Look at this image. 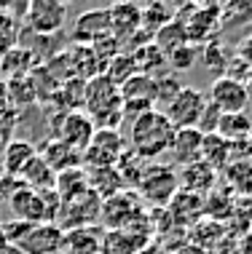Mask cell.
Segmentation results:
<instances>
[{
    "mask_svg": "<svg viewBox=\"0 0 252 254\" xmlns=\"http://www.w3.org/2000/svg\"><path fill=\"white\" fill-rule=\"evenodd\" d=\"M204 105H207V97H204L199 88L185 86L161 113L167 115V121L174 128H196V123H199L201 113H204Z\"/></svg>",
    "mask_w": 252,
    "mask_h": 254,
    "instance_id": "8",
    "label": "cell"
},
{
    "mask_svg": "<svg viewBox=\"0 0 252 254\" xmlns=\"http://www.w3.org/2000/svg\"><path fill=\"white\" fill-rule=\"evenodd\" d=\"M0 102H5V80L0 78Z\"/></svg>",
    "mask_w": 252,
    "mask_h": 254,
    "instance_id": "41",
    "label": "cell"
},
{
    "mask_svg": "<svg viewBox=\"0 0 252 254\" xmlns=\"http://www.w3.org/2000/svg\"><path fill=\"white\" fill-rule=\"evenodd\" d=\"M134 57V64H137V72L142 75H151V78H159L161 75V67L167 64V57L159 51L156 43H142L140 49L129 51Z\"/></svg>",
    "mask_w": 252,
    "mask_h": 254,
    "instance_id": "26",
    "label": "cell"
},
{
    "mask_svg": "<svg viewBox=\"0 0 252 254\" xmlns=\"http://www.w3.org/2000/svg\"><path fill=\"white\" fill-rule=\"evenodd\" d=\"M199 59H201V64L207 67L209 72H215L217 78L220 75H226V70H228V62H231V57H228V51L223 49L217 40H209V43H204L201 49H199Z\"/></svg>",
    "mask_w": 252,
    "mask_h": 254,
    "instance_id": "32",
    "label": "cell"
},
{
    "mask_svg": "<svg viewBox=\"0 0 252 254\" xmlns=\"http://www.w3.org/2000/svg\"><path fill=\"white\" fill-rule=\"evenodd\" d=\"M231 147L234 145L226 142L220 134H207L204 142H201V161L207 163L209 169H215V171L226 169V163L231 158Z\"/></svg>",
    "mask_w": 252,
    "mask_h": 254,
    "instance_id": "25",
    "label": "cell"
},
{
    "mask_svg": "<svg viewBox=\"0 0 252 254\" xmlns=\"http://www.w3.org/2000/svg\"><path fill=\"white\" fill-rule=\"evenodd\" d=\"M8 246H11V244H8V238H5V233H3V225H0V254L8 249Z\"/></svg>",
    "mask_w": 252,
    "mask_h": 254,
    "instance_id": "39",
    "label": "cell"
},
{
    "mask_svg": "<svg viewBox=\"0 0 252 254\" xmlns=\"http://www.w3.org/2000/svg\"><path fill=\"white\" fill-rule=\"evenodd\" d=\"M204 211V201L201 195L185 193V190H177V195L169 201V214H172V222L180 225H193L196 219L201 217Z\"/></svg>",
    "mask_w": 252,
    "mask_h": 254,
    "instance_id": "21",
    "label": "cell"
},
{
    "mask_svg": "<svg viewBox=\"0 0 252 254\" xmlns=\"http://www.w3.org/2000/svg\"><path fill=\"white\" fill-rule=\"evenodd\" d=\"M236 59L247 62V64L252 67V35H250V38H244L242 43H239V49H236Z\"/></svg>",
    "mask_w": 252,
    "mask_h": 254,
    "instance_id": "38",
    "label": "cell"
},
{
    "mask_svg": "<svg viewBox=\"0 0 252 254\" xmlns=\"http://www.w3.org/2000/svg\"><path fill=\"white\" fill-rule=\"evenodd\" d=\"M220 118H223V113L207 99V105H204V113H201L199 123H196V128H199L204 136H207V134H215L217 126H220Z\"/></svg>",
    "mask_w": 252,
    "mask_h": 254,
    "instance_id": "36",
    "label": "cell"
},
{
    "mask_svg": "<svg viewBox=\"0 0 252 254\" xmlns=\"http://www.w3.org/2000/svg\"><path fill=\"white\" fill-rule=\"evenodd\" d=\"M102 75H105V78L110 80V83H115V86L121 88L129 78H132V75H137V64H134V57H132L129 51H121L115 59L107 62V67L102 70Z\"/></svg>",
    "mask_w": 252,
    "mask_h": 254,
    "instance_id": "30",
    "label": "cell"
},
{
    "mask_svg": "<svg viewBox=\"0 0 252 254\" xmlns=\"http://www.w3.org/2000/svg\"><path fill=\"white\" fill-rule=\"evenodd\" d=\"M185 88V83H182L177 75L172 72H161L159 78H156V105H161V107H167L169 102H172L177 94Z\"/></svg>",
    "mask_w": 252,
    "mask_h": 254,
    "instance_id": "34",
    "label": "cell"
},
{
    "mask_svg": "<svg viewBox=\"0 0 252 254\" xmlns=\"http://www.w3.org/2000/svg\"><path fill=\"white\" fill-rule=\"evenodd\" d=\"M38 155V147L27 139H11L5 145L3 155H0V163H3V171L8 177H22L24 169L32 163V158Z\"/></svg>",
    "mask_w": 252,
    "mask_h": 254,
    "instance_id": "18",
    "label": "cell"
},
{
    "mask_svg": "<svg viewBox=\"0 0 252 254\" xmlns=\"http://www.w3.org/2000/svg\"><path fill=\"white\" fill-rule=\"evenodd\" d=\"M201 142H204V134L199 128H177L174 131V139H172V153L177 166H190V163H199L201 161Z\"/></svg>",
    "mask_w": 252,
    "mask_h": 254,
    "instance_id": "15",
    "label": "cell"
},
{
    "mask_svg": "<svg viewBox=\"0 0 252 254\" xmlns=\"http://www.w3.org/2000/svg\"><path fill=\"white\" fill-rule=\"evenodd\" d=\"M11 142V136H8V131H0V155H3V150H5V145Z\"/></svg>",
    "mask_w": 252,
    "mask_h": 254,
    "instance_id": "40",
    "label": "cell"
},
{
    "mask_svg": "<svg viewBox=\"0 0 252 254\" xmlns=\"http://www.w3.org/2000/svg\"><path fill=\"white\" fill-rule=\"evenodd\" d=\"M177 128L167 121V115L161 110H151V113L140 115L137 121L129 123V150L134 155H140L142 161L153 163L159 155L169 153Z\"/></svg>",
    "mask_w": 252,
    "mask_h": 254,
    "instance_id": "1",
    "label": "cell"
},
{
    "mask_svg": "<svg viewBox=\"0 0 252 254\" xmlns=\"http://www.w3.org/2000/svg\"><path fill=\"white\" fill-rule=\"evenodd\" d=\"M5 102H8L13 110L27 107V105H35V102H38V94H35V86H32L30 75H22V78L5 80Z\"/></svg>",
    "mask_w": 252,
    "mask_h": 254,
    "instance_id": "28",
    "label": "cell"
},
{
    "mask_svg": "<svg viewBox=\"0 0 252 254\" xmlns=\"http://www.w3.org/2000/svg\"><path fill=\"white\" fill-rule=\"evenodd\" d=\"M94 131H97V128H94L91 118H88L84 110H73V113L62 115V123H59V128L54 131V139L65 142V145H70L73 150H78V153L84 155V150L91 145Z\"/></svg>",
    "mask_w": 252,
    "mask_h": 254,
    "instance_id": "11",
    "label": "cell"
},
{
    "mask_svg": "<svg viewBox=\"0 0 252 254\" xmlns=\"http://www.w3.org/2000/svg\"><path fill=\"white\" fill-rule=\"evenodd\" d=\"M118 91H121V102H145V105L156 107V78H151V75H142V72L132 75Z\"/></svg>",
    "mask_w": 252,
    "mask_h": 254,
    "instance_id": "22",
    "label": "cell"
},
{
    "mask_svg": "<svg viewBox=\"0 0 252 254\" xmlns=\"http://www.w3.org/2000/svg\"><path fill=\"white\" fill-rule=\"evenodd\" d=\"M65 246V230L54 222H38L27 230V236L16 244L22 254H54L62 252Z\"/></svg>",
    "mask_w": 252,
    "mask_h": 254,
    "instance_id": "12",
    "label": "cell"
},
{
    "mask_svg": "<svg viewBox=\"0 0 252 254\" xmlns=\"http://www.w3.org/2000/svg\"><path fill=\"white\" fill-rule=\"evenodd\" d=\"M54 254H65V252H54Z\"/></svg>",
    "mask_w": 252,
    "mask_h": 254,
    "instance_id": "43",
    "label": "cell"
},
{
    "mask_svg": "<svg viewBox=\"0 0 252 254\" xmlns=\"http://www.w3.org/2000/svg\"><path fill=\"white\" fill-rule=\"evenodd\" d=\"M177 180H180V190H185V193L207 195L217 182V171L209 169L204 161H199V163H190V166H182L177 171Z\"/></svg>",
    "mask_w": 252,
    "mask_h": 254,
    "instance_id": "16",
    "label": "cell"
},
{
    "mask_svg": "<svg viewBox=\"0 0 252 254\" xmlns=\"http://www.w3.org/2000/svg\"><path fill=\"white\" fill-rule=\"evenodd\" d=\"M145 246V238L137 233L126 230H107L102 236V252L99 254H137Z\"/></svg>",
    "mask_w": 252,
    "mask_h": 254,
    "instance_id": "23",
    "label": "cell"
},
{
    "mask_svg": "<svg viewBox=\"0 0 252 254\" xmlns=\"http://www.w3.org/2000/svg\"><path fill=\"white\" fill-rule=\"evenodd\" d=\"M19 188H24V182L19 180V177H8V174H3V180H0V203H8L11 201V195L16 193Z\"/></svg>",
    "mask_w": 252,
    "mask_h": 254,
    "instance_id": "37",
    "label": "cell"
},
{
    "mask_svg": "<svg viewBox=\"0 0 252 254\" xmlns=\"http://www.w3.org/2000/svg\"><path fill=\"white\" fill-rule=\"evenodd\" d=\"M30 190H38V193H43V190H54V185H57V174L51 171V166L43 161L40 155L32 158V163L24 169V174L19 177Z\"/></svg>",
    "mask_w": 252,
    "mask_h": 254,
    "instance_id": "24",
    "label": "cell"
},
{
    "mask_svg": "<svg viewBox=\"0 0 252 254\" xmlns=\"http://www.w3.org/2000/svg\"><path fill=\"white\" fill-rule=\"evenodd\" d=\"M153 43L159 46V51L164 54H172L174 49H180V46H185L188 43V38H185V27H182L177 19H172L169 24H164L159 32L153 35Z\"/></svg>",
    "mask_w": 252,
    "mask_h": 254,
    "instance_id": "31",
    "label": "cell"
},
{
    "mask_svg": "<svg viewBox=\"0 0 252 254\" xmlns=\"http://www.w3.org/2000/svg\"><path fill=\"white\" fill-rule=\"evenodd\" d=\"M110 11V35L124 43V40H132L134 35L140 32V19H142V8L132 3H121V5H113Z\"/></svg>",
    "mask_w": 252,
    "mask_h": 254,
    "instance_id": "17",
    "label": "cell"
},
{
    "mask_svg": "<svg viewBox=\"0 0 252 254\" xmlns=\"http://www.w3.org/2000/svg\"><path fill=\"white\" fill-rule=\"evenodd\" d=\"M220 8L217 5H188L185 11L177 16V22L185 27V38L188 43H209L215 40L217 24H220Z\"/></svg>",
    "mask_w": 252,
    "mask_h": 254,
    "instance_id": "6",
    "label": "cell"
},
{
    "mask_svg": "<svg viewBox=\"0 0 252 254\" xmlns=\"http://www.w3.org/2000/svg\"><path fill=\"white\" fill-rule=\"evenodd\" d=\"M27 24L38 35H57L67 22V5L59 0H32L24 8Z\"/></svg>",
    "mask_w": 252,
    "mask_h": 254,
    "instance_id": "10",
    "label": "cell"
},
{
    "mask_svg": "<svg viewBox=\"0 0 252 254\" xmlns=\"http://www.w3.org/2000/svg\"><path fill=\"white\" fill-rule=\"evenodd\" d=\"M199 62V49L196 46H190V43H185V46H180V49H174L172 54H167V64L172 67V70H190V67Z\"/></svg>",
    "mask_w": 252,
    "mask_h": 254,
    "instance_id": "35",
    "label": "cell"
},
{
    "mask_svg": "<svg viewBox=\"0 0 252 254\" xmlns=\"http://www.w3.org/2000/svg\"><path fill=\"white\" fill-rule=\"evenodd\" d=\"M172 8L164 3H153V5H148V8H142V19H140V30L145 32L148 38H153L156 32L161 30L164 24L172 22Z\"/></svg>",
    "mask_w": 252,
    "mask_h": 254,
    "instance_id": "33",
    "label": "cell"
},
{
    "mask_svg": "<svg viewBox=\"0 0 252 254\" xmlns=\"http://www.w3.org/2000/svg\"><path fill=\"white\" fill-rule=\"evenodd\" d=\"M212 105L220 110L223 115H236V113H244L250 107V88L239 83V80L228 78V75H220V78L212 80V88H209V97H207Z\"/></svg>",
    "mask_w": 252,
    "mask_h": 254,
    "instance_id": "9",
    "label": "cell"
},
{
    "mask_svg": "<svg viewBox=\"0 0 252 254\" xmlns=\"http://www.w3.org/2000/svg\"><path fill=\"white\" fill-rule=\"evenodd\" d=\"M65 254H99L102 252V233L97 228H78L65 233Z\"/></svg>",
    "mask_w": 252,
    "mask_h": 254,
    "instance_id": "20",
    "label": "cell"
},
{
    "mask_svg": "<svg viewBox=\"0 0 252 254\" xmlns=\"http://www.w3.org/2000/svg\"><path fill=\"white\" fill-rule=\"evenodd\" d=\"M102 222L110 230H126L132 222L142 217V201L134 190H121L102 201Z\"/></svg>",
    "mask_w": 252,
    "mask_h": 254,
    "instance_id": "7",
    "label": "cell"
},
{
    "mask_svg": "<svg viewBox=\"0 0 252 254\" xmlns=\"http://www.w3.org/2000/svg\"><path fill=\"white\" fill-rule=\"evenodd\" d=\"M38 155L43 158L46 163H49L54 174H62V171L78 169L81 163H84V155H81L78 150H73L70 145L54 139V136H51V139H46L43 145L38 147Z\"/></svg>",
    "mask_w": 252,
    "mask_h": 254,
    "instance_id": "14",
    "label": "cell"
},
{
    "mask_svg": "<svg viewBox=\"0 0 252 254\" xmlns=\"http://www.w3.org/2000/svg\"><path fill=\"white\" fill-rule=\"evenodd\" d=\"M84 107L88 110L94 128H115L118 131L124 126V113H121V91L118 86L110 83L105 75L86 80V97Z\"/></svg>",
    "mask_w": 252,
    "mask_h": 254,
    "instance_id": "2",
    "label": "cell"
},
{
    "mask_svg": "<svg viewBox=\"0 0 252 254\" xmlns=\"http://www.w3.org/2000/svg\"><path fill=\"white\" fill-rule=\"evenodd\" d=\"M110 35V11L107 8H94L86 11L76 19V27H73V43L76 46H91L97 40Z\"/></svg>",
    "mask_w": 252,
    "mask_h": 254,
    "instance_id": "13",
    "label": "cell"
},
{
    "mask_svg": "<svg viewBox=\"0 0 252 254\" xmlns=\"http://www.w3.org/2000/svg\"><path fill=\"white\" fill-rule=\"evenodd\" d=\"M88 190V182H86V171L84 169H70V171H62L57 174V185H54V193L59 195V201H70V198H78L81 193Z\"/></svg>",
    "mask_w": 252,
    "mask_h": 254,
    "instance_id": "27",
    "label": "cell"
},
{
    "mask_svg": "<svg viewBox=\"0 0 252 254\" xmlns=\"http://www.w3.org/2000/svg\"><path fill=\"white\" fill-rule=\"evenodd\" d=\"M99 211H102V198L97 193H91V190H86L78 198L62 201L54 225H59L65 233L78 230V228H91V222L99 217Z\"/></svg>",
    "mask_w": 252,
    "mask_h": 254,
    "instance_id": "4",
    "label": "cell"
},
{
    "mask_svg": "<svg viewBox=\"0 0 252 254\" xmlns=\"http://www.w3.org/2000/svg\"><path fill=\"white\" fill-rule=\"evenodd\" d=\"M226 142H239V139H247L252 134V121L247 118V113H236V115H223L220 118V126H217V131Z\"/></svg>",
    "mask_w": 252,
    "mask_h": 254,
    "instance_id": "29",
    "label": "cell"
},
{
    "mask_svg": "<svg viewBox=\"0 0 252 254\" xmlns=\"http://www.w3.org/2000/svg\"><path fill=\"white\" fill-rule=\"evenodd\" d=\"M177 190H180V180H177V171L172 166H167V163H145L134 193L140 195V201L151 203L156 209H164L177 195Z\"/></svg>",
    "mask_w": 252,
    "mask_h": 254,
    "instance_id": "3",
    "label": "cell"
},
{
    "mask_svg": "<svg viewBox=\"0 0 252 254\" xmlns=\"http://www.w3.org/2000/svg\"><path fill=\"white\" fill-rule=\"evenodd\" d=\"M86 182H88V190L97 193L102 201L110 198V195H115V193H121V190H126L124 180H121V174H118V169H115V166L88 169L86 171Z\"/></svg>",
    "mask_w": 252,
    "mask_h": 254,
    "instance_id": "19",
    "label": "cell"
},
{
    "mask_svg": "<svg viewBox=\"0 0 252 254\" xmlns=\"http://www.w3.org/2000/svg\"><path fill=\"white\" fill-rule=\"evenodd\" d=\"M3 174H5V171H3V163H0V180H3Z\"/></svg>",
    "mask_w": 252,
    "mask_h": 254,
    "instance_id": "42",
    "label": "cell"
},
{
    "mask_svg": "<svg viewBox=\"0 0 252 254\" xmlns=\"http://www.w3.org/2000/svg\"><path fill=\"white\" fill-rule=\"evenodd\" d=\"M126 150V139L115 128H97L91 136V145L84 150V163L88 169H102V166H115L118 158Z\"/></svg>",
    "mask_w": 252,
    "mask_h": 254,
    "instance_id": "5",
    "label": "cell"
}]
</instances>
